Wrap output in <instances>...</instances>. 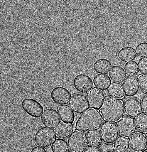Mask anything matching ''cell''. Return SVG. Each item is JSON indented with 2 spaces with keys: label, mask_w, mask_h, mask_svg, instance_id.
I'll list each match as a JSON object with an SVG mask.
<instances>
[{
  "label": "cell",
  "mask_w": 147,
  "mask_h": 152,
  "mask_svg": "<svg viewBox=\"0 0 147 152\" xmlns=\"http://www.w3.org/2000/svg\"><path fill=\"white\" fill-rule=\"evenodd\" d=\"M100 112L104 121L115 123L124 116L125 111L123 103L119 99L107 97L104 100Z\"/></svg>",
  "instance_id": "obj_1"
},
{
  "label": "cell",
  "mask_w": 147,
  "mask_h": 152,
  "mask_svg": "<svg viewBox=\"0 0 147 152\" xmlns=\"http://www.w3.org/2000/svg\"><path fill=\"white\" fill-rule=\"evenodd\" d=\"M103 122L99 110L90 109L80 115L76 122L75 129L78 131L86 132L99 128Z\"/></svg>",
  "instance_id": "obj_2"
},
{
  "label": "cell",
  "mask_w": 147,
  "mask_h": 152,
  "mask_svg": "<svg viewBox=\"0 0 147 152\" xmlns=\"http://www.w3.org/2000/svg\"><path fill=\"white\" fill-rule=\"evenodd\" d=\"M68 142L71 152H84L89 146L86 134L81 131L74 132Z\"/></svg>",
  "instance_id": "obj_3"
},
{
  "label": "cell",
  "mask_w": 147,
  "mask_h": 152,
  "mask_svg": "<svg viewBox=\"0 0 147 152\" xmlns=\"http://www.w3.org/2000/svg\"><path fill=\"white\" fill-rule=\"evenodd\" d=\"M56 133L52 129L43 127L37 131L34 137L36 144L43 148L50 146L57 139Z\"/></svg>",
  "instance_id": "obj_4"
},
{
  "label": "cell",
  "mask_w": 147,
  "mask_h": 152,
  "mask_svg": "<svg viewBox=\"0 0 147 152\" xmlns=\"http://www.w3.org/2000/svg\"><path fill=\"white\" fill-rule=\"evenodd\" d=\"M102 140L107 144L113 143L118 138L119 133L116 125L112 122H105L100 129Z\"/></svg>",
  "instance_id": "obj_5"
},
{
  "label": "cell",
  "mask_w": 147,
  "mask_h": 152,
  "mask_svg": "<svg viewBox=\"0 0 147 152\" xmlns=\"http://www.w3.org/2000/svg\"><path fill=\"white\" fill-rule=\"evenodd\" d=\"M21 106L27 114L34 118H40L44 111L43 107L40 103L31 98L24 99Z\"/></svg>",
  "instance_id": "obj_6"
},
{
  "label": "cell",
  "mask_w": 147,
  "mask_h": 152,
  "mask_svg": "<svg viewBox=\"0 0 147 152\" xmlns=\"http://www.w3.org/2000/svg\"><path fill=\"white\" fill-rule=\"evenodd\" d=\"M119 134L122 137L128 138L135 133L136 128L135 122L132 118L124 116L117 122Z\"/></svg>",
  "instance_id": "obj_7"
},
{
  "label": "cell",
  "mask_w": 147,
  "mask_h": 152,
  "mask_svg": "<svg viewBox=\"0 0 147 152\" xmlns=\"http://www.w3.org/2000/svg\"><path fill=\"white\" fill-rule=\"evenodd\" d=\"M68 105L71 109L75 113L78 114L83 113L89 108L86 97L80 94L73 95L71 98Z\"/></svg>",
  "instance_id": "obj_8"
},
{
  "label": "cell",
  "mask_w": 147,
  "mask_h": 152,
  "mask_svg": "<svg viewBox=\"0 0 147 152\" xmlns=\"http://www.w3.org/2000/svg\"><path fill=\"white\" fill-rule=\"evenodd\" d=\"M41 121L44 126L51 129L56 128L61 122L58 112L53 109L45 110L42 115Z\"/></svg>",
  "instance_id": "obj_9"
},
{
  "label": "cell",
  "mask_w": 147,
  "mask_h": 152,
  "mask_svg": "<svg viewBox=\"0 0 147 152\" xmlns=\"http://www.w3.org/2000/svg\"><path fill=\"white\" fill-rule=\"evenodd\" d=\"M73 85L76 90L84 94L89 92L94 87L92 80L89 76L82 74L76 76Z\"/></svg>",
  "instance_id": "obj_10"
},
{
  "label": "cell",
  "mask_w": 147,
  "mask_h": 152,
  "mask_svg": "<svg viewBox=\"0 0 147 152\" xmlns=\"http://www.w3.org/2000/svg\"><path fill=\"white\" fill-rule=\"evenodd\" d=\"M50 96L55 104L63 105L68 104L71 94L69 91L65 88L59 86L54 88L52 90Z\"/></svg>",
  "instance_id": "obj_11"
},
{
  "label": "cell",
  "mask_w": 147,
  "mask_h": 152,
  "mask_svg": "<svg viewBox=\"0 0 147 152\" xmlns=\"http://www.w3.org/2000/svg\"><path fill=\"white\" fill-rule=\"evenodd\" d=\"M86 97L89 107L97 110L101 108L105 99L104 93L96 88H93L90 91Z\"/></svg>",
  "instance_id": "obj_12"
},
{
  "label": "cell",
  "mask_w": 147,
  "mask_h": 152,
  "mask_svg": "<svg viewBox=\"0 0 147 152\" xmlns=\"http://www.w3.org/2000/svg\"><path fill=\"white\" fill-rule=\"evenodd\" d=\"M125 113L131 118H136L143 112L141 104L139 100L135 98H130L124 104Z\"/></svg>",
  "instance_id": "obj_13"
},
{
  "label": "cell",
  "mask_w": 147,
  "mask_h": 152,
  "mask_svg": "<svg viewBox=\"0 0 147 152\" xmlns=\"http://www.w3.org/2000/svg\"><path fill=\"white\" fill-rule=\"evenodd\" d=\"M129 141L130 147L133 151L141 152L145 150L147 148V140L143 134L135 133L130 137Z\"/></svg>",
  "instance_id": "obj_14"
},
{
  "label": "cell",
  "mask_w": 147,
  "mask_h": 152,
  "mask_svg": "<svg viewBox=\"0 0 147 152\" xmlns=\"http://www.w3.org/2000/svg\"><path fill=\"white\" fill-rule=\"evenodd\" d=\"M122 85L125 94L127 96L133 97L138 94L139 91V83L138 79L135 77H127Z\"/></svg>",
  "instance_id": "obj_15"
},
{
  "label": "cell",
  "mask_w": 147,
  "mask_h": 152,
  "mask_svg": "<svg viewBox=\"0 0 147 152\" xmlns=\"http://www.w3.org/2000/svg\"><path fill=\"white\" fill-rule=\"evenodd\" d=\"M74 131L72 124L61 122L55 129L56 135L61 139H66L69 137Z\"/></svg>",
  "instance_id": "obj_16"
},
{
  "label": "cell",
  "mask_w": 147,
  "mask_h": 152,
  "mask_svg": "<svg viewBox=\"0 0 147 152\" xmlns=\"http://www.w3.org/2000/svg\"><path fill=\"white\" fill-rule=\"evenodd\" d=\"M58 113L61 120L65 123L72 124L75 119L74 113L68 105H63L59 107Z\"/></svg>",
  "instance_id": "obj_17"
},
{
  "label": "cell",
  "mask_w": 147,
  "mask_h": 152,
  "mask_svg": "<svg viewBox=\"0 0 147 152\" xmlns=\"http://www.w3.org/2000/svg\"><path fill=\"white\" fill-rule=\"evenodd\" d=\"M95 88L100 90H107L111 84V80L108 75L99 74L95 75L93 80Z\"/></svg>",
  "instance_id": "obj_18"
},
{
  "label": "cell",
  "mask_w": 147,
  "mask_h": 152,
  "mask_svg": "<svg viewBox=\"0 0 147 152\" xmlns=\"http://www.w3.org/2000/svg\"><path fill=\"white\" fill-rule=\"evenodd\" d=\"M137 57L134 48L131 47L122 48L117 53V57L120 60L125 62H131Z\"/></svg>",
  "instance_id": "obj_19"
},
{
  "label": "cell",
  "mask_w": 147,
  "mask_h": 152,
  "mask_svg": "<svg viewBox=\"0 0 147 152\" xmlns=\"http://www.w3.org/2000/svg\"><path fill=\"white\" fill-rule=\"evenodd\" d=\"M109 75L111 79L115 82L120 83L126 79L127 75L123 68L118 66L112 67Z\"/></svg>",
  "instance_id": "obj_20"
},
{
  "label": "cell",
  "mask_w": 147,
  "mask_h": 152,
  "mask_svg": "<svg viewBox=\"0 0 147 152\" xmlns=\"http://www.w3.org/2000/svg\"><path fill=\"white\" fill-rule=\"evenodd\" d=\"M112 67L111 62L106 58L99 59L93 65L94 70L99 74H107L110 72Z\"/></svg>",
  "instance_id": "obj_21"
},
{
  "label": "cell",
  "mask_w": 147,
  "mask_h": 152,
  "mask_svg": "<svg viewBox=\"0 0 147 152\" xmlns=\"http://www.w3.org/2000/svg\"><path fill=\"white\" fill-rule=\"evenodd\" d=\"M86 135L88 143L91 146L97 148L102 145V140L99 130L89 131L87 132Z\"/></svg>",
  "instance_id": "obj_22"
},
{
  "label": "cell",
  "mask_w": 147,
  "mask_h": 152,
  "mask_svg": "<svg viewBox=\"0 0 147 152\" xmlns=\"http://www.w3.org/2000/svg\"><path fill=\"white\" fill-rule=\"evenodd\" d=\"M107 91L110 96L116 99H123L125 96L123 88L120 83H112L108 88Z\"/></svg>",
  "instance_id": "obj_23"
},
{
  "label": "cell",
  "mask_w": 147,
  "mask_h": 152,
  "mask_svg": "<svg viewBox=\"0 0 147 152\" xmlns=\"http://www.w3.org/2000/svg\"><path fill=\"white\" fill-rule=\"evenodd\" d=\"M129 148V141L126 137H119L114 142V148L116 152H126Z\"/></svg>",
  "instance_id": "obj_24"
},
{
  "label": "cell",
  "mask_w": 147,
  "mask_h": 152,
  "mask_svg": "<svg viewBox=\"0 0 147 152\" xmlns=\"http://www.w3.org/2000/svg\"><path fill=\"white\" fill-rule=\"evenodd\" d=\"M135 122L136 128L139 132L147 134V115H140L136 118Z\"/></svg>",
  "instance_id": "obj_25"
},
{
  "label": "cell",
  "mask_w": 147,
  "mask_h": 152,
  "mask_svg": "<svg viewBox=\"0 0 147 152\" xmlns=\"http://www.w3.org/2000/svg\"><path fill=\"white\" fill-rule=\"evenodd\" d=\"M51 150L53 152H70L68 144L66 141L63 139L56 140L52 146Z\"/></svg>",
  "instance_id": "obj_26"
},
{
  "label": "cell",
  "mask_w": 147,
  "mask_h": 152,
  "mask_svg": "<svg viewBox=\"0 0 147 152\" xmlns=\"http://www.w3.org/2000/svg\"><path fill=\"white\" fill-rule=\"evenodd\" d=\"M124 69L126 75L129 77H135L139 72L138 63L134 61L126 63L125 65Z\"/></svg>",
  "instance_id": "obj_27"
},
{
  "label": "cell",
  "mask_w": 147,
  "mask_h": 152,
  "mask_svg": "<svg viewBox=\"0 0 147 152\" xmlns=\"http://www.w3.org/2000/svg\"><path fill=\"white\" fill-rule=\"evenodd\" d=\"M135 50L137 54L139 57H147V42L139 43L137 46Z\"/></svg>",
  "instance_id": "obj_28"
},
{
  "label": "cell",
  "mask_w": 147,
  "mask_h": 152,
  "mask_svg": "<svg viewBox=\"0 0 147 152\" xmlns=\"http://www.w3.org/2000/svg\"><path fill=\"white\" fill-rule=\"evenodd\" d=\"M138 80L140 89L142 92L147 94V75H139Z\"/></svg>",
  "instance_id": "obj_29"
},
{
  "label": "cell",
  "mask_w": 147,
  "mask_h": 152,
  "mask_svg": "<svg viewBox=\"0 0 147 152\" xmlns=\"http://www.w3.org/2000/svg\"><path fill=\"white\" fill-rule=\"evenodd\" d=\"M138 65L141 74L147 75V57L141 58L138 61Z\"/></svg>",
  "instance_id": "obj_30"
},
{
  "label": "cell",
  "mask_w": 147,
  "mask_h": 152,
  "mask_svg": "<svg viewBox=\"0 0 147 152\" xmlns=\"http://www.w3.org/2000/svg\"><path fill=\"white\" fill-rule=\"evenodd\" d=\"M141 104L143 112L147 115V94L142 98Z\"/></svg>",
  "instance_id": "obj_31"
},
{
  "label": "cell",
  "mask_w": 147,
  "mask_h": 152,
  "mask_svg": "<svg viewBox=\"0 0 147 152\" xmlns=\"http://www.w3.org/2000/svg\"><path fill=\"white\" fill-rule=\"evenodd\" d=\"M84 152H102L99 148L96 147L90 146L86 149Z\"/></svg>",
  "instance_id": "obj_32"
},
{
  "label": "cell",
  "mask_w": 147,
  "mask_h": 152,
  "mask_svg": "<svg viewBox=\"0 0 147 152\" xmlns=\"http://www.w3.org/2000/svg\"><path fill=\"white\" fill-rule=\"evenodd\" d=\"M31 152H47L45 149L39 146H35L32 149Z\"/></svg>",
  "instance_id": "obj_33"
},
{
  "label": "cell",
  "mask_w": 147,
  "mask_h": 152,
  "mask_svg": "<svg viewBox=\"0 0 147 152\" xmlns=\"http://www.w3.org/2000/svg\"><path fill=\"white\" fill-rule=\"evenodd\" d=\"M106 152H116V151H107Z\"/></svg>",
  "instance_id": "obj_34"
},
{
  "label": "cell",
  "mask_w": 147,
  "mask_h": 152,
  "mask_svg": "<svg viewBox=\"0 0 147 152\" xmlns=\"http://www.w3.org/2000/svg\"><path fill=\"white\" fill-rule=\"evenodd\" d=\"M147 152V151H141V152Z\"/></svg>",
  "instance_id": "obj_35"
},
{
  "label": "cell",
  "mask_w": 147,
  "mask_h": 152,
  "mask_svg": "<svg viewBox=\"0 0 147 152\" xmlns=\"http://www.w3.org/2000/svg\"><path fill=\"white\" fill-rule=\"evenodd\" d=\"M130 152V151H126V152Z\"/></svg>",
  "instance_id": "obj_36"
},
{
  "label": "cell",
  "mask_w": 147,
  "mask_h": 152,
  "mask_svg": "<svg viewBox=\"0 0 147 152\" xmlns=\"http://www.w3.org/2000/svg\"><path fill=\"white\" fill-rule=\"evenodd\" d=\"M146 139H147V136H146Z\"/></svg>",
  "instance_id": "obj_37"
}]
</instances>
